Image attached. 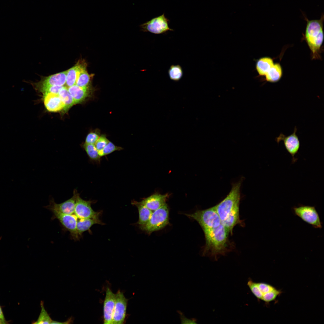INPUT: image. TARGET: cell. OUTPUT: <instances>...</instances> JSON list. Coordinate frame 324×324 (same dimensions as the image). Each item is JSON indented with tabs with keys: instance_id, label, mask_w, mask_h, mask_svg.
I'll return each instance as SVG.
<instances>
[{
	"instance_id": "cell-1",
	"label": "cell",
	"mask_w": 324,
	"mask_h": 324,
	"mask_svg": "<svg viewBox=\"0 0 324 324\" xmlns=\"http://www.w3.org/2000/svg\"><path fill=\"white\" fill-rule=\"evenodd\" d=\"M241 183V180L233 183L230 191L226 197L214 206L221 224L231 235L236 225H243L242 221L239 217Z\"/></svg>"
},
{
	"instance_id": "cell-2",
	"label": "cell",
	"mask_w": 324,
	"mask_h": 324,
	"mask_svg": "<svg viewBox=\"0 0 324 324\" xmlns=\"http://www.w3.org/2000/svg\"><path fill=\"white\" fill-rule=\"evenodd\" d=\"M203 231L206 243L203 248V256L207 255L217 260L218 256L224 255L230 250L229 233L222 224L217 227Z\"/></svg>"
},
{
	"instance_id": "cell-3",
	"label": "cell",
	"mask_w": 324,
	"mask_h": 324,
	"mask_svg": "<svg viewBox=\"0 0 324 324\" xmlns=\"http://www.w3.org/2000/svg\"><path fill=\"white\" fill-rule=\"evenodd\" d=\"M322 14L318 20H309L304 16L307 24L305 38L311 51L313 59L320 58L319 52L324 40Z\"/></svg>"
},
{
	"instance_id": "cell-4",
	"label": "cell",
	"mask_w": 324,
	"mask_h": 324,
	"mask_svg": "<svg viewBox=\"0 0 324 324\" xmlns=\"http://www.w3.org/2000/svg\"><path fill=\"white\" fill-rule=\"evenodd\" d=\"M169 210L167 204H165L153 211L148 222L140 228L147 233L160 230L169 224Z\"/></svg>"
},
{
	"instance_id": "cell-5",
	"label": "cell",
	"mask_w": 324,
	"mask_h": 324,
	"mask_svg": "<svg viewBox=\"0 0 324 324\" xmlns=\"http://www.w3.org/2000/svg\"><path fill=\"white\" fill-rule=\"evenodd\" d=\"M185 214L196 220L203 231L217 227L222 224L214 206L205 210L196 211L192 214Z\"/></svg>"
},
{
	"instance_id": "cell-6",
	"label": "cell",
	"mask_w": 324,
	"mask_h": 324,
	"mask_svg": "<svg viewBox=\"0 0 324 324\" xmlns=\"http://www.w3.org/2000/svg\"><path fill=\"white\" fill-rule=\"evenodd\" d=\"M170 20L163 13L162 15L154 17L140 26L142 30L155 34L166 33L168 31H173L169 26Z\"/></svg>"
},
{
	"instance_id": "cell-7",
	"label": "cell",
	"mask_w": 324,
	"mask_h": 324,
	"mask_svg": "<svg viewBox=\"0 0 324 324\" xmlns=\"http://www.w3.org/2000/svg\"><path fill=\"white\" fill-rule=\"evenodd\" d=\"M293 210L296 215L304 221L315 228H322V223L315 207L302 205L293 207Z\"/></svg>"
},
{
	"instance_id": "cell-8",
	"label": "cell",
	"mask_w": 324,
	"mask_h": 324,
	"mask_svg": "<svg viewBox=\"0 0 324 324\" xmlns=\"http://www.w3.org/2000/svg\"><path fill=\"white\" fill-rule=\"evenodd\" d=\"M296 127L294 128L293 133L291 134L286 136L281 133L279 136L275 138V140L278 144L281 141H283L285 147L287 152L292 157V163H294L298 160L295 157L300 147V142L298 137L296 134L297 131Z\"/></svg>"
},
{
	"instance_id": "cell-9",
	"label": "cell",
	"mask_w": 324,
	"mask_h": 324,
	"mask_svg": "<svg viewBox=\"0 0 324 324\" xmlns=\"http://www.w3.org/2000/svg\"><path fill=\"white\" fill-rule=\"evenodd\" d=\"M77 190L74 189L73 196L70 199L60 203L55 202L52 198L50 202L49 205L45 207L52 212H56L61 214H74Z\"/></svg>"
},
{
	"instance_id": "cell-10",
	"label": "cell",
	"mask_w": 324,
	"mask_h": 324,
	"mask_svg": "<svg viewBox=\"0 0 324 324\" xmlns=\"http://www.w3.org/2000/svg\"><path fill=\"white\" fill-rule=\"evenodd\" d=\"M92 201L82 199L78 193L76 200L74 214L78 218H99L100 212H96L91 207Z\"/></svg>"
},
{
	"instance_id": "cell-11",
	"label": "cell",
	"mask_w": 324,
	"mask_h": 324,
	"mask_svg": "<svg viewBox=\"0 0 324 324\" xmlns=\"http://www.w3.org/2000/svg\"><path fill=\"white\" fill-rule=\"evenodd\" d=\"M53 214V218L57 219L63 227L70 233L72 239L75 240L79 239L76 228L78 218L74 214H68L56 212Z\"/></svg>"
},
{
	"instance_id": "cell-12",
	"label": "cell",
	"mask_w": 324,
	"mask_h": 324,
	"mask_svg": "<svg viewBox=\"0 0 324 324\" xmlns=\"http://www.w3.org/2000/svg\"><path fill=\"white\" fill-rule=\"evenodd\" d=\"M128 299L120 290L116 294V303L112 324H123L125 321Z\"/></svg>"
},
{
	"instance_id": "cell-13",
	"label": "cell",
	"mask_w": 324,
	"mask_h": 324,
	"mask_svg": "<svg viewBox=\"0 0 324 324\" xmlns=\"http://www.w3.org/2000/svg\"><path fill=\"white\" fill-rule=\"evenodd\" d=\"M115 303L116 294L107 288L103 304L104 324H112Z\"/></svg>"
},
{
	"instance_id": "cell-14",
	"label": "cell",
	"mask_w": 324,
	"mask_h": 324,
	"mask_svg": "<svg viewBox=\"0 0 324 324\" xmlns=\"http://www.w3.org/2000/svg\"><path fill=\"white\" fill-rule=\"evenodd\" d=\"M67 70L44 77L40 81L32 83L35 88L49 86H63L66 84Z\"/></svg>"
},
{
	"instance_id": "cell-15",
	"label": "cell",
	"mask_w": 324,
	"mask_h": 324,
	"mask_svg": "<svg viewBox=\"0 0 324 324\" xmlns=\"http://www.w3.org/2000/svg\"><path fill=\"white\" fill-rule=\"evenodd\" d=\"M44 94V102L46 109L51 112L64 110L65 106L58 94L46 93Z\"/></svg>"
},
{
	"instance_id": "cell-16",
	"label": "cell",
	"mask_w": 324,
	"mask_h": 324,
	"mask_svg": "<svg viewBox=\"0 0 324 324\" xmlns=\"http://www.w3.org/2000/svg\"><path fill=\"white\" fill-rule=\"evenodd\" d=\"M247 285L252 294L258 299L262 300L267 293L277 288L272 285L264 282H256L250 279Z\"/></svg>"
},
{
	"instance_id": "cell-17",
	"label": "cell",
	"mask_w": 324,
	"mask_h": 324,
	"mask_svg": "<svg viewBox=\"0 0 324 324\" xmlns=\"http://www.w3.org/2000/svg\"><path fill=\"white\" fill-rule=\"evenodd\" d=\"M169 197L168 194H162L155 193L144 199L141 202L153 212L166 203Z\"/></svg>"
},
{
	"instance_id": "cell-18",
	"label": "cell",
	"mask_w": 324,
	"mask_h": 324,
	"mask_svg": "<svg viewBox=\"0 0 324 324\" xmlns=\"http://www.w3.org/2000/svg\"><path fill=\"white\" fill-rule=\"evenodd\" d=\"M68 89L76 104L83 101L89 96L93 89L92 86L81 87L75 84L68 88Z\"/></svg>"
},
{
	"instance_id": "cell-19",
	"label": "cell",
	"mask_w": 324,
	"mask_h": 324,
	"mask_svg": "<svg viewBox=\"0 0 324 324\" xmlns=\"http://www.w3.org/2000/svg\"><path fill=\"white\" fill-rule=\"evenodd\" d=\"M95 224H102L103 223L97 218H78L76 228L78 234L81 236L85 232L89 230L93 225Z\"/></svg>"
},
{
	"instance_id": "cell-20",
	"label": "cell",
	"mask_w": 324,
	"mask_h": 324,
	"mask_svg": "<svg viewBox=\"0 0 324 324\" xmlns=\"http://www.w3.org/2000/svg\"><path fill=\"white\" fill-rule=\"evenodd\" d=\"M133 204L135 205L138 208L139 218L137 224L139 226L146 224L150 218L153 212L142 204L141 202L135 201H132Z\"/></svg>"
},
{
	"instance_id": "cell-21",
	"label": "cell",
	"mask_w": 324,
	"mask_h": 324,
	"mask_svg": "<svg viewBox=\"0 0 324 324\" xmlns=\"http://www.w3.org/2000/svg\"><path fill=\"white\" fill-rule=\"evenodd\" d=\"M282 68L280 64L274 63L265 76V79L267 82H278L282 77Z\"/></svg>"
},
{
	"instance_id": "cell-22",
	"label": "cell",
	"mask_w": 324,
	"mask_h": 324,
	"mask_svg": "<svg viewBox=\"0 0 324 324\" xmlns=\"http://www.w3.org/2000/svg\"><path fill=\"white\" fill-rule=\"evenodd\" d=\"M274 64L273 60L272 58L267 57H262L259 59L256 62V70L260 75L265 76Z\"/></svg>"
},
{
	"instance_id": "cell-23",
	"label": "cell",
	"mask_w": 324,
	"mask_h": 324,
	"mask_svg": "<svg viewBox=\"0 0 324 324\" xmlns=\"http://www.w3.org/2000/svg\"><path fill=\"white\" fill-rule=\"evenodd\" d=\"M65 106L63 111L67 112L75 104L73 98L69 92L68 88L64 86L58 94Z\"/></svg>"
},
{
	"instance_id": "cell-24",
	"label": "cell",
	"mask_w": 324,
	"mask_h": 324,
	"mask_svg": "<svg viewBox=\"0 0 324 324\" xmlns=\"http://www.w3.org/2000/svg\"><path fill=\"white\" fill-rule=\"evenodd\" d=\"M82 147L91 160L99 162L101 157L95 145L85 143Z\"/></svg>"
},
{
	"instance_id": "cell-25",
	"label": "cell",
	"mask_w": 324,
	"mask_h": 324,
	"mask_svg": "<svg viewBox=\"0 0 324 324\" xmlns=\"http://www.w3.org/2000/svg\"><path fill=\"white\" fill-rule=\"evenodd\" d=\"M168 74L170 80L177 82L182 77L183 72L182 68L180 65H172L168 70Z\"/></svg>"
},
{
	"instance_id": "cell-26",
	"label": "cell",
	"mask_w": 324,
	"mask_h": 324,
	"mask_svg": "<svg viewBox=\"0 0 324 324\" xmlns=\"http://www.w3.org/2000/svg\"><path fill=\"white\" fill-rule=\"evenodd\" d=\"M78 65L77 62L75 65L67 70L66 85L68 88L76 84Z\"/></svg>"
},
{
	"instance_id": "cell-27",
	"label": "cell",
	"mask_w": 324,
	"mask_h": 324,
	"mask_svg": "<svg viewBox=\"0 0 324 324\" xmlns=\"http://www.w3.org/2000/svg\"><path fill=\"white\" fill-rule=\"evenodd\" d=\"M41 310L38 318L37 321L33 322L34 324H51L52 320L47 312L45 310L44 302L41 301L40 302Z\"/></svg>"
},
{
	"instance_id": "cell-28",
	"label": "cell",
	"mask_w": 324,
	"mask_h": 324,
	"mask_svg": "<svg viewBox=\"0 0 324 324\" xmlns=\"http://www.w3.org/2000/svg\"><path fill=\"white\" fill-rule=\"evenodd\" d=\"M122 149V147L116 146L110 141L102 150L98 151V153L101 157L109 154L114 151H120Z\"/></svg>"
},
{
	"instance_id": "cell-29",
	"label": "cell",
	"mask_w": 324,
	"mask_h": 324,
	"mask_svg": "<svg viewBox=\"0 0 324 324\" xmlns=\"http://www.w3.org/2000/svg\"><path fill=\"white\" fill-rule=\"evenodd\" d=\"M64 86H49L42 87L37 89H39L43 94L46 93H52L58 94Z\"/></svg>"
},
{
	"instance_id": "cell-30",
	"label": "cell",
	"mask_w": 324,
	"mask_h": 324,
	"mask_svg": "<svg viewBox=\"0 0 324 324\" xmlns=\"http://www.w3.org/2000/svg\"><path fill=\"white\" fill-rule=\"evenodd\" d=\"M109 142L105 135H102L100 136L94 145L96 149L99 151L102 150Z\"/></svg>"
},
{
	"instance_id": "cell-31",
	"label": "cell",
	"mask_w": 324,
	"mask_h": 324,
	"mask_svg": "<svg viewBox=\"0 0 324 324\" xmlns=\"http://www.w3.org/2000/svg\"><path fill=\"white\" fill-rule=\"evenodd\" d=\"M100 136L96 132H91L87 136L85 143L94 145Z\"/></svg>"
},
{
	"instance_id": "cell-32",
	"label": "cell",
	"mask_w": 324,
	"mask_h": 324,
	"mask_svg": "<svg viewBox=\"0 0 324 324\" xmlns=\"http://www.w3.org/2000/svg\"><path fill=\"white\" fill-rule=\"evenodd\" d=\"M180 316L182 323H196V321L194 319L190 320L183 316L182 314Z\"/></svg>"
},
{
	"instance_id": "cell-33",
	"label": "cell",
	"mask_w": 324,
	"mask_h": 324,
	"mask_svg": "<svg viewBox=\"0 0 324 324\" xmlns=\"http://www.w3.org/2000/svg\"><path fill=\"white\" fill-rule=\"evenodd\" d=\"M0 320L3 324L7 323V321L5 320L2 308L0 306Z\"/></svg>"
},
{
	"instance_id": "cell-34",
	"label": "cell",
	"mask_w": 324,
	"mask_h": 324,
	"mask_svg": "<svg viewBox=\"0 0 324 324\" xmlns=\"http://www.w3.org/2000/svg\"><path fill=\"white\" fill-rule=\"evenodd\" d=\"M73 322V319L72 317H71L65 322H60L56 321L55 323L56 324H69L72 323Z\"/></svg>"
},
{
	"instance_id": "cell-35",
	"label": "cell",
	"mask_w": 324,
	"mask_h": 324,
	"mask_svg": "<svg viewBox=\"0 0 324 324\" xmlns=\"http://www.w3.org/2000/svg\"><path fill=\"white\" fill-rule=\"evenodd\" d=\"M0 324H3L1 321L0 320Z\"/></svg>"
}]
</instances>
